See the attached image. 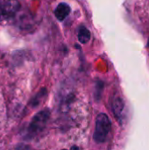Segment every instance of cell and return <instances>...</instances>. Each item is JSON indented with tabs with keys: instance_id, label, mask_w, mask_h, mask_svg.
I'll use <instances>...</instances> for the list:
<instances>
[{
	"instance_id": "6da1fadb",
	"label": "cell",
	"mask_w": 149,
	"mask_h": 150,
	"mask_svg": "<svg viewBox=\"0 0 149 150\" xmlns=\"http://www.w3.org/2000/svg\"><path fill=\"white\" fill-rule=\"evenodd\" d=\"M111 130V121L105 113H100L96 120V127L93 138L96 142L103 143L106 141L108 134Z\"/></svg>"
},
{
	"instance_id": "7a4b0ae2",
	"label": "cell",
	"mask_w": 149,
	"mask_h": 150,
	"mask_svg": "<svg viewBox=\"0 0 149 150\" xmlns=\"http://www.w3.org/2000/svg\"><path fill=\"white\" fill-rule=\"evenodd\" d=\"M49 112L47 110L41 111L38 112L33 119L32 120L29 127H28V135L33 136L40 133L46 126L48 119H49Z\"/></svg>"
},
{
	"instance_id": "3957f363",
	"label": "cell",
	"mask_w": 149,
	"mask_h": 150,
	"mask_svg": "<svg viewBox=\"0 0 149 150\" xmlns=\"http://www.w3.org/2000/svg\"><path fill=\"white\" fill-rule=\"evenodd\" d=\"M20 9L18 0H0V15L6 18L13 17Z\"/></svg>"
},
{
	"instance_id": "277c9868",
	"label": "cell",
	"mask_w": 149,
	"mask_h": 150,
	"mask_svg": "<svg viewBox=\"0 0 149 150\" xmlns=\"http://www.w3.org/2000/svg\"><path fill=\"white\" fill-rule=\"evenodd\" d=\"M112 112L120 122L123 120L124 118V111H125V102L119 96H115L112 102Z\"/></svg>"
},
{
	"instance_id": "5b68a950",
	"label": "cell",
	"mask_w": 149,
	"mask_h": 150,
	"mask_svg": "<svg viewBox=\"0 0 149 150\" xmlns=\"http://www.w3.org/2000/svg\"><path fill=\"white\" fill-rule=\"evenodd\" d=\"M70 6L66 4V3H61L57 5L55 11H54V15L56 18L60 21L64 20L70 13Z\"/></svg>"
},
{
	"instance_id": "8992f818",
	"label": "cell",
	"mask_w": 149,
	"mask_h": 150,
	"mask_svg": "<svg viewBox=\"0 0 149 150\" xmlns=\"http://www.w3.org/2000/svg\"><path fill=\"white\" fill-rule=\"evenodd\" d=\"M90 32L85 26H80L78 29V40L81 43L86 44L90 40Z\"/></svg>"
},
{
	"instance_id": "52a82bcc",
	"label": "cell",
	"mask_w": 149,
	"mask_h": 150,
	"mask_svg": "<svg viewBox=\"0 0 149 150\" xmlns=\"http://www.w3.org/2000/svg\"><path fill=\"white\" fill-rule=\"evenodd\" d=\"M148 47H149V40H148Z\"/></svg>"
}]
</instances>
